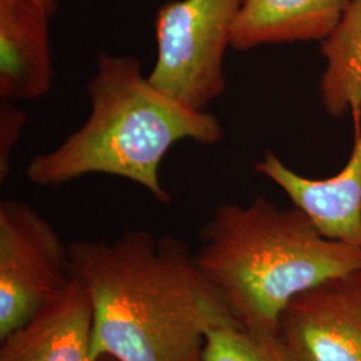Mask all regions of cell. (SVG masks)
Returning a JSON list of instances; mask_svg holds the SVG:
<instances>
[{"mask_svg": "<svg viewBox=\"0 0 361 361\" xmlns=\"http://www.w3.org/2000/svg\"><path fill=\"white\" fill-rule=\"evenodd\" d=\"M50 19L34 0H0V98L34 102L52 89Z\"/></svg>", "mask_w": 361, "mask_h": 361, "instance_id": "cell-9", "label": "cell"}, {"mask_svg": "<svg viewBox=\"0 0 361 361\" xmlns=\"http://www.w3.org/2000/svg\"><path fill=\"white\" fill-rule=\"evenodd\" d=\"M243 0H173L155 15L157 56L147 79L190 109L207 111L226 89L224 61Z\"/></svg>", "mask_w": 361, "mask_h": 361, "instance_id": "cell-4", "label": "cell"}, {"mask_svg": "<svg viewBox=\"0 0 361 361\" xmlns=\"http://www.w3.org/2000/svg\"><path fill=\"white\" fill-rule=\"evenodd\" d=\"M92 334L90 295L74 276L27 323L1 338L0 361H97Z\"/></svg>", "mask_w": 361, "mask_h": 361, "instance_id": "cell-8", "label": "cell"}, {"mask_svg": "<svg viewBox=\"0 0 361 361\" xmlns=\"http://www.w3.org/2000/svg\"><path fill=\"white\" fill-rule=\"evenodd\" d=\"M34 1L39 3L51 16L59 8V0H34Z\"/></svg>", "mask_w": 361, "mask_h": 361, "instance_id": "cell-14", "label": "cell"}, {"mask_svg": "<svg viewBox=\"0 0 361 361\" xmlns=\"http://www.w3.org/2000/svg\"><path fill=\"white\" fill-rule=\"evenodd\" d=\"M325 58L320 90L329 116L350 114L355 134L361 133V0H350L332 32L324 39Z\"/></svg>", "mask_w": 361, "mask_h": 361, "instance_id": "cell-11", "label": "cell"}, {"mask_svg": "<svg viewBox=\"0 0 361 361\" xmlns=\"http://www.w3.org/2000/svg\"><path fill=\"white\" fill-rule=\"evenodd\" d=\"M86 92L90 114L85 123L58 147L28 162L26 178L35 186L54 188L104 174L137 183L169 204L159 168L170 149L180 141L210 146L224 137L216 116L158 90L134 56L99 52Z\"/></svg>", "mask_w": 361, "mask_h": 361, "instance_id": "cell-2", "label": "cell"}, {"mask_svg": "<svg viewBox=\"0 0 361 361\" xmlns=\"http://www.w3.org/2000/svg\"><path fill=\"white\" fill-rule=\"evenodd\" d=\"M350 0H243L231 49L247 51L268 44L326 38Z\"/></svg>", "mask_w": 361, "mask_h": 361, "instance_id": "cell-10", "label": "cell"}, {"mask_svg": "<svg viewBox=\"0 0 361 361\" xmlns=\"http://www.w3.org/2000/svg\"><path fill=\"white\" fill-rule=\"evenodd\" d=\"M68 244L25 201L0 204V340L73 280Z\"/></svg>", "mask_w": 361, "mask_h": 361, "instance_id": "cell-5", "label": "cell"}, {"mask_svg": "<svg viewBox=\"0 0 361 361\" xmlns=\"http://www.w3.org/2000/svg\"><path fill=\"white\" fill-rule=\"evenodd\" d=\"M279 337L295 361H361V268L295 297Z\"/></svg>", "mask_w": 361, "mask_h": 361, "instance_id": "cell-6", "label": "cell"}, {"mask_svg": "<svg viewBox=\"0 0 361 361\" xmlns=\"http://www.w3.org/2000/svg\"><path fill=\"white\" fill-rule=\"evenodd\" d=\"M97 361H118L114 359V357H111V356H107V355H102V356H99Z\"/></svg>", "mask_w": 361, "mask_h": 361, "instance_id": "cell-15", "label": "cell"}, {"mask_svg": "<svg viewBox=\"0 0 361 361\" xmlns=\"http://www.w3.org/2000/svg\"><path fill=\"white\" fill-rule=\"evenodd\" d=\"M27 116L13 104L1 102L0 109V180L10 177L11 157L26 126Z\"/></svg>", "mask_w": 361, "mask_h": 361, "instance_id": "cell-13", "label": "cell"}, {"mask_svg": "<svg viewBox=\"0 0 361 361\" xmlns=\"http://www.w3.org/2000/svg\"><path fill=\"white\" fill-rule=\"evenodd\" d=\"M195 264L233 320L279 335L285 307L300 293L361 268V247L323 237L297 207L265 197L216 207L200 232Z\"/></svg>", "mask_w": 361, "mask_h": 361, "instance_id": "cell-3", "label": "cell"}, {"mask_svg": "<svg viewBox=\"0 0 361 361\" xmlns=\"http://www.w3.org/2000/svg\"><path fill=\"white\" fill-rule=\"evenodd\" d=\"M255 169L276 183L323 237L361 247V133L355 134L348 161L334 177H304L273 152H267Z\"/></svg>", "mask_w": 361, "mask_h": 361, "instance_id": "cell-7", "label": "cell"}, {"mask_svg": "<svg viewBox=\"0 0 361 361\" xmlns=\"http://www.w3.org/2000/svg\"><path fill=\"white\" fill-rule=\"evenodd\" d=\"M204 361H295L279 335L225 325L207 338Z\"/></svg>", "mask_w": 361, "mask_h": 361, "instance_id": "cell-12", "label": "cell"}, {"mask_svg": "<svg viewBox=\"0 0 361 361\" xmlns=\"http://www.w3.org/2000/svg\"><path fill=\"white\" fill-rule=\"evenodd\" d=\"M68 250L92 302L95 360L204 361L209 334L237 325L180 238L131 231Z\"/></svg>", "mask_w": 361, "mask_h": 361, "instance_id": "cell-1", "label": "cell"}]
</instances>
